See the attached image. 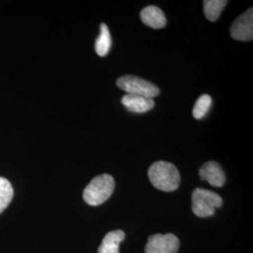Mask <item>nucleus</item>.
<instances>
[{
  "label": "nucleus",
  "instance_id": "obj_1",
  "mask_svg": "<svg viewBox=\"0 0 253 253\" xmlns=\"http://www.w3.org/2000/svg\"><path fill=\"white\" fill-rule=\"evenodd\" d=\"M148 177L151 184L158 190L171 192L178 189L180 174L177 168L167 162H156L148 170Z\"/></svg>",
  "mask_w": 253,
  "mask_h": 253
},
{
  "label": "nucleus",
  "instance_id": "obj_2",
  "mask_svg": "<svg viewBox=\"0 0 253 253\" xmlns=\"http://www.w3.org/2000/svg\"><path fill=\"white\" fill-rule=\"evenodd\" d=\"M115 179L110 174H100L92 179L84 190L83 198L91 207H97L105 203L115 190Z\"/></svg>",
  "mask_w": 253,
  "mask_h": 253
},
{
  "label": "nucleus",
  "instance_id": "obj_3",
  "mask_svg": "<svg viewBox=\"0 0 253 253\" xmlns=\"http://www.w3.org/2000/svg\"><path fill=\"white\" fill-rule=\"evenodd\" d=\"M222 205L221 197L214 191L196 189L191 195L192 212L199 217H211L215 214L216 208Z\"/></svg>",
  "mask_w": 253,
  "mask_h": 253
},
{
  "label": "nucleus",
  "instance_id": "obj_4",
  "mask_svg": "<svg viewBox=\"0 0 253 253\" xmlns=\"http://www.w3.org/2000/svg\"><path fill=\"white\" fill-rule=\"evenodd\" d=\"M117 85L127 94L143 96L153 99L160 94V88L150 82L133 75H125L118 78Z\"/></svg>",
  "mask_w": 253,
  "mask_h": 253
},
{
  "label": "nucleus",
  "instance_id": "obj_5",
  "mask_svg": "<svg viewBox=\"0 0 253 253\" xmlns=\"http://www.w3.org/2000/svg\"><path fill=\"white\" fill-rule=\"evenodd\" d=\"M179 239L172 234L151 235L145 246V253H176L179 250Z\"/></svg>",
  "mask_w": 253,
  "mask_h": 253
},
{
  "label": "nucleus",
  "instance_id": "obj_6",
  "mask_svg": "<svg viewBox=\"0 0 253 253\" xmlns=\"http://www.w3.org/2000/svg\"><path fill=\"white\" fill-rule=\"evenodd\" d=\"M231 36L240 42H250L253 39V9H248L235 19L231 27Z\"/></svg>",
  "mask_w": 253,
  "mask_h": 253
},
{
  "label": "nucleus",
  "instance_id": "obj_7",
  "mask_svg": "<svg viewBox=\"0 0 253 253\" xmlns=\"http://www.w3.org/2000/svg\"><path fill=\"white\" fill-rule=\"evenodd\" d=\"M199 175L201 180L208 181L211 186L217 188L222 187L226 180L221 166L213 161L205 163L200 168Z\"/></svg>",
  "mask_w": 253,
  "mask_h": 253
},
{
  "label": "nucleus",
  "instance_id": "obj_8",
  "mask_svg": "<svg viewBox=\"0 0 253 253\" xmlns=\"http://www.w3.org/2000/svg\"><path fill=\"white\" fill-rule=\"evenodd\" d=\"M121 102L128 111L139 114L150 111L155 106L153 99L131 94H126L122 98Z\"/></svg>",
  "mask_w": 253,
  "mask_h": 253
},
{
  "label": "nucleus",
  "instance_id": "obj_9",
  "mask_svg": "<svg viewBox=\"0 0 253 253\" xmlns=\"http://www.w3.org/2000/svg\"><path fill=\"white\" fill-rule=\"evenodd\" d=\"M140 16L145 26L154 29L163 28L167 23L163 10L156 6H148L142 9Z\"/></svg>",
  "mask_w": 253,
  "mask_h": 253
},
{
  "label": "nucleus",
  "instance_id": "obj_10",
  "mask_svg": "<svg viewBox=\"0 0 253 253\" xmlns=\"http://www.w3.org/2000/svg\"><path fill=\"white\" fill-rule=\"evenodd\" d=\"M125 233L121 230L109 232L98 249V253H119V245L124 240Z\"/></svg>",
  "mask_w": 253,
  "mask_h": 253
},
{
  "label": "nucleus",
  "instance_id": "obj_11",
  "mask_svg": "<svg viewBox=\"0 0 253 253\" xmlns=\"http://www.w3.org/2000/svg\"><path fill=\"white\" fill-rule=\"evenodd\" d=\"M111 46H112V39H111L108 27L105 24H101L100 35L98 37L95 43L96 53L98 55L103 57L108 54Z\"/></svg>",
  "mask_w": 253,
  "mask_h": 253
},
{
  "label": "nucleus",
  "instance_id": "obj_12",
  "mask_svg": "<svg viewBox=\"0 0 253 253\" xmlns=\"http://www.w3.org/2000/svg\"><path fill=\"white\" fill-rule=\"evenodd\" d=\"M226 5V0H206V1H204V11H205L206 17L210 22H216Z\"/></svg>",
  "mask_w": 253,
  "mask_h": 253
},
{
  "label": "nucleus",
  "instance_id": "obj_13",
  "mask_svg": "<svg viewBox=\"0 0 253 253\" xmlns=\"http://www.w3.org/2000/svg\"><path fill=\"white\" fill-rule=\"evenodd\" d=\"M13 197V189L8 179L0 177V214L8 208Z\"/></svg>",
  "mask_w": 253,
  "mask_h": 253
},
{
  "label": "nucleus",
  "instance_id": "obj_14",
  "mask_svg": "<svg viewBox=\"0 0 253 253\" xmlns=\"http://www.w3.org/2000/svg\"><path fill=\"white\" fill-rule=\"evenodd\" d=\"M212 105V99L208 94H204L196 100L192 110V115L195 119H202L207 116Z\"/></svg>",
  "mask_w": 253,
  "mask_h": 253
}]
</instances>
